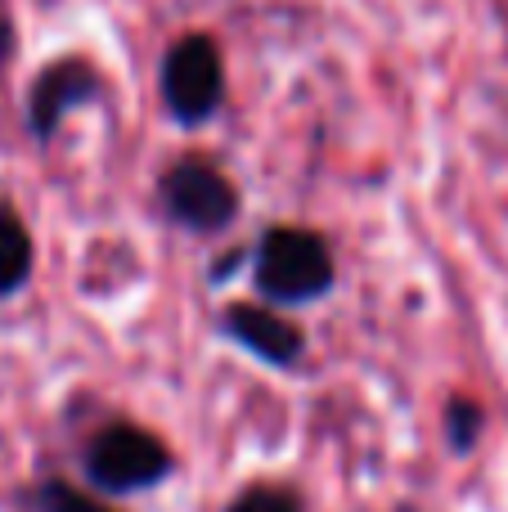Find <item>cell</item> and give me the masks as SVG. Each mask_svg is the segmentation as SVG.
Segmentation results:
<instances>
[{"label":"cell","mask_w":508,"mask_h":512,"mask_svg":"<svg viewBox=\"0 0 508 512\" xmlns=\"http://www.w3.org/2000/svg\"><path fill=\"white\" fill-rule=\"evenodd\" d=\"M257 288L270 301H315L333 288V256L311 230H270L257 248Z\"/></svg>","instance_id":"1"},{"label":"cell","mask_w":508,"mask_h":512,"mask_svg":"<svg viewBox=\"0 0 508 512\" xmlns=\"http://www.w3.org/2000/svg\"><path fill=\"white\" fill-rule=\"evenodd\" d=\"M86 472L99 490L131 495V490H149L167 477L171 454L153 432L117 423V427H104V432L95 436V445L86 450Z\"/></svg>","instance_id":"2"},{"label":"cell","mask_w":508,"mask_h":512,"mask_svg":"<svg viewBox=\"0 0 508 512\" xmlns=\"http://www.w3.org/2000/svg\"><path fill=\"white\" fill-rule=\"evenodd\" d=\"M162 95L167 108L180 122H207L216 113L225 95V77H221V50L212 45V36H180L171 45L167 63H162Z\"/></svg>","instance_id":"3"},{"label":"cell","mask_w":508,"mask_h":512,"mask_svg":"<svg viewBox=\"0 0 508 512\" xmlns=\"http://www.w3.org/2000/svg\"><path fill=\"white\" fill-rule=\"evenodd\" d=\"M162 207L171 212V221L185 225L194 234H216L234 221L239 212V194L234 185L207 162H176L162 176Z\"/></svg>","instance_id":"4"},{"label":"cell","mask_w":508,"mask_h":512,"mask_svg":"<svg viewBox=\"0 0 508 512\" xmlns=\"http://www.w3.org/2000/svg\"><path fill=\"white\" fill-rule=\"evenodd\" d=\"M99 99V72L86 59H63L50 63L41 77L32 81V99H27V113H32V135L36 140H50L59 131V122L72 108Z\"/></svg>","instance_id":"5"},{"label":"cell","mask_w":508,"mask_h":512,"mask_svg":"<svg viewBox=\"0 0 508 512\" xmlns=\"http://www.w3.org/2000/svg\"><path fill=\"white\" fill-rule=\"evenodd\" d=\"M221 333H230L239 346H248L252 355L279 364V369L302 355V333H297L288 319L270 315V310H261V306H225Z\"/></svg>","instance_id":"6"},{"label":"cell","mask_w":508,"mask_h":512,"mask_svg":"<svg viewBox=\"0 0 508 512\" xmlns=\"http://www.w3.org/2000/svg\"><path fill=\"white\" fill-rule=\"evenodd\" d=\"M32 274V239L9 212H0V297L23 288Z\"/></svg>","instance_id":"7"},{"label":"cell","mask_w":508,"mask_h":512,"mask_svg":"<svg viewBox=\"0 0 508 512\" xmlns=\"http://www.w3.org/2000/svg\"><path fill=\"white\" fill-rule=\"evenodd\" d=\"M36 504L41 512H113L104 504H95V499L77 495L72 486H59V481H50V486H41V495H36Z\"/></svg>","instance_id":"8"},{"label":"cell","mask_w":508,"mask_h":512,"mask_svg":"<svg viewBox=\"0 0 508 512\" xmlns=\"http://www.w3.org/2000/svg\"><path fill=\"white\" fill-rule=\"evenodd\" d=\"M446 427H450V445H455V450H468V445L477 441V432H482V409H477L473 400H455Z\"/></svg>","instance_id":"9"},{"label":"cell","mask_w":508,"mask_h":512,"mask_svg":"<svg viewBox=\"0 0 508 512\" xmlns=\"http://www.w3.org/2000/svg\"><path fill=\"white\" fill-rule=\"evenodd\" d=\"M230 512H297V499L284 495V490L252 486V490H243V495L234 499Z\"/></svg>","instance_id":"10"}]
</instances>
